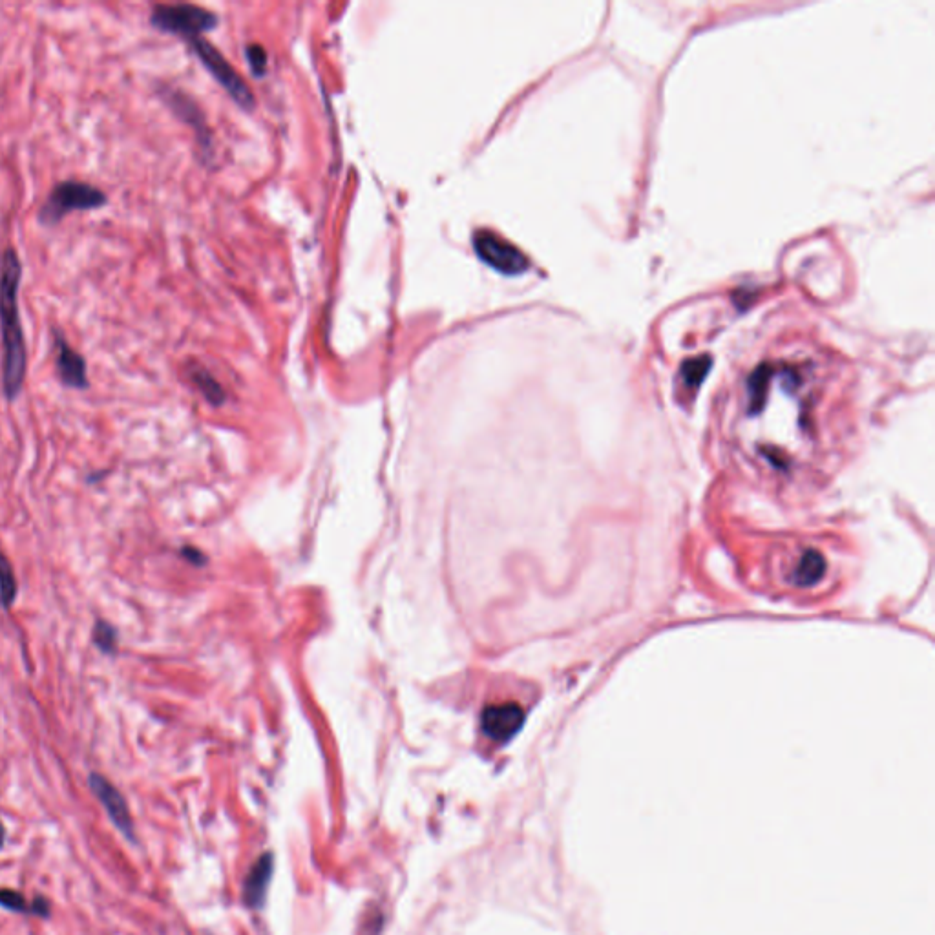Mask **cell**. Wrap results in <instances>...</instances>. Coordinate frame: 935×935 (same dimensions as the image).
<instances>
[{
	"instance_id": "cell-1",
	"label": "cell",
	"mask_w": 935,
	"mask_h": 935,
	"mask_svg": "<svg viewBox=\"0 0 935 935\" xmlns=\"http://www.w3.org/2000/svg\"><path fill=\"white\" fill-rule=\"evenodd\" d=\"M22 274L21 254L8 245L0 253V384L8 402L19 399L28 375V346L19 302Z\"/></svg>"
},
{
	"instance_id": "cell-2",
	"label": "cell",
	"mask_w": 935,
	"mask_h": 935,
	"mask_svg": "<svg viewBox=\"0 0 935 935\" xmlns=\"http://www.w3.org/2000/svg\"><path fill=\"white\" fill-rule=\"evenodd\" d=\"M771 550L773 563L767 574L777 581V589L793 594L819 592L833 576L830 557L806 539L778 541Z\"/></svg>"
},
{
	"instance_id": "cell-3",
	"label": "cell",
	"mask_w": 935,
	"mask_h": 935,
	"mask_svg": "<svg viewBox=\"0 0 935 935\" xmlns=\"http://www.w3.org/2000/svg\"><path fill=\"white\" fill-rule=\"evenodd\" d=\"M108 205V194L88 181L64 179L53 185L37 211L41 227L53 229L72 212L99 211Z\"/></svg>"
},
{
	"instance_id": "cell-4",
	"label": "cell",
	"mask_w": 935,
	"mask_h": 935,
	"mask_svg": "<svg viewBox=\"0 0 935 935\" xmlns=\"http://www.w3.org/2000/svg\"><path fill=\"white\" fill-rule=\"evenodd\" d=\"M150 24L158 32L178 35L190 41L216 28L218 17L196 4H154L150 11Z\"/></svg>"
},
{
	"instance_id": "cell-5",
	"label": "cell",
	"mask_w": 935,
	"mask_h": 935,
	"mask_svg": "<svg viewBox=\"0 0 935 935\" xmlns=\"http://www.w3.org/2000/svg\"><path fill=\"white\" fill-rule=\"evenodd\" d=\"M473 247L477 256L497 273L515 276L525 273L530 267V260L526 258V254L495 232H477L473 236Z\"/></svg>"
},
{
	"instance_id": "cell-6",
	"label": "cell",
	"mask_w": 935,
	"mask_h": 935,
	"mask_svg": "<svg viewBox=\"0 0 935 935\" xmlns=\"http://www.w3.org/2000/svg\"><path fill=\"white\" fill-rule=\"evenodd\" d=\"M187 43L190 44L192 52L200 57L201 63L211 72L212 77H214L240 105H253V94H251L249 86L245 85V81H243L242 77L236 74V70L232 68L231 64L225 61V57H223L214 46H211L207 41H203L201 37H198V39H190Z\"/></svg>"
},
{
	"instance_id": "cell-7",
	"label": "cell",
	"mask_w": 935,
	"mask_h": 935,
	"mask_svg": "<svg viewBox=\"0 0 935 935\" xmlns=\"http://www.w3.org/2000/svg\"><path fill=\"white\" fill-rule=\"evenodd\" d=\"M52 351L55 375L61 386L77 391L90 388L86 358L70 346L68 338L64 337L59 327H52Z\"/></svg>"
},
{
	"instance_id": "cell-8",
	"label": "cell",
	"mask_w": 935,
	"mask_h": 935,
	"mask_svg": "<svg viewBox=\"0 0 935 935\" xmlns=\"http://www.w3.org/2000/svg\"><path fill=\"white\" fill-rule=\"evenodd\" d=\"M88 786L97 800L101 802V806L105 808L117 830L121 831L128 841L136 842V828H134V820H132V813L128 808L125 795L101 773H90Z\"/></svg>"
},
{
	"instance_id": "cell-9",
	"label": "cell",
	"mask_w": 935,
	"mask_h": 935,
	"mask_svg": "<svg viewBox=\"0 0 935 935\" xmlns=\"http://www.w3.org/2000/svg\"><path fill=\"white\" fill-rule=\"evenodd\" d=\"M525 722L523 707L515 702L486 705L481 718L484 735L494 742H508Z\"/></svg>"
},
{
	"instance_id": "cell-10",
	"label": "cell",
	"mask_w": 935,
	"mask_h": 935,
	"mask_svg": "<svg viewBox=\"0 0 935 935\" xmlns=\"http://www.w3.org/2000/svg\"><path fill=\"white\" fill-rule=\"evenodd\" d=\"M274 859L271 853H265L254 862L251 872L247 873L243 883V901L249 908H262L267 897V888L273 877Z\"/></svg>"
},
{
	"instance_id": "cell-11",
	"label": "cell",
	"mask_w": 935,
	"mask_h": 935,
	"mask_svg": "<svg viewBox=\"0 0 935 935\" xmlns=\"http://www.w3.org/2000/svg\"><path fill=\"white\" fill-rule=\"evenodd\" d=\"M0 908L13 914L33 915L39 919H48L52 915V904L43 895H37L30 901L21 892L10 888H0Z\"/></svg>"
},
{
	"instance_id": "cell-12",
	"label": "cell",
	"mask_w": 935,
	"mask_h": 935,
	"mask_svg": "<svg viewBox=\"0 0 935 935\" xmlns=\"http://www.w3.org/2000/svg\"><path fill=\"white\" fill-rule=\"evenodd\" d=\"M19 596V583L8 556L0 548V607L10 610Z\"/></svg>"
},
{
	"instance_id": "cell-13",
	"label": "cell",
	"mask_w": 935,
	"mask_h": 935,
	"mask_svg": "<svg viewBox=\"0 0 935 935\" xmlns=\"http://www.w3.org/2000/svg\"><path fill=\"white\" fill-rule=\"evenodd\" d=\"M92 640L99 651L106 656L117 654L119 647V632L116 627L106 620L95 621L94 631H92Z\"/></svg>"
},
{
	"instance_id": "cell-14",
	"label": "cell",
	"mask_w": 935,
	"mask_h": 935,
	"mask_svg": "<svg viewBox=\"0 0 935 935\" xmlns=\"http://www.w3.org/2000/svg\"><path fill=\"white\" fill-rule=\"evenodd\" d=\"M190 379L192 382L200 388L201 393L207 397V399L212 400V402H218L221 399V388L216 384V380L212 379L211 375L205 371L203 368H198V366H192L189 369Z\"/></svg>"
},
{
	"instance_id": "cell-15",
	"label": "cell",
	"mask_w": 935,
	"mask_h": 935,
	"mask_svg": "<svg viewBox=\"0 0 935 935\" xmlns=\"http://www.w3.org/2000/svg\"><path fill=\"white\" fill-rule=\"evenodd\" d=\"M709 368H711V358L709 357H696L687 360L682 368L683 382L687 386H698Z\"/></svg>"
},
{
	"instance_id": "cell-16",
	"label": "cell",
	"mask_w": 935,
	"mask_h": 935,
	"mask_svg": "<svg viewBox=\"0 0 935 935\" xmlns=\"http://www.w3.org/2000/svg\"><path fill=\"white\" fill-rule=\"evenodd\" d=\"M247 55H249V63H251V66H253L254 72L262 74L263 68H265V63H267V61H265V52H263L262 46L254 44V46L249 48Z\"/></svg>"
},
{
	"instance_id": "cell-17",
	"label": "cell",
	"mask_w": 935,
	"mask_h": 935,
	"mask_svg": "<svg viewBox=\"0 0 935 935\" xmlns=\"http://www.w3.org/2000/svg\"><path fill=\"white\" fill-rule=\"evenodd\" d=\"M4 842H6V828H4V822L0 820V850H2Z\"/></svg>"
}]
</instances>
